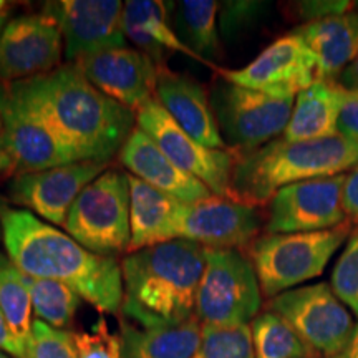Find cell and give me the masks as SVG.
Returning <instances> with one entry per match:
<instances>
[{
    "instance_id": "836d02e7",
    "label": "cell",
    "mask_w": 358,
    "mask_h": 358,
    "mask_svg": "<svg viewBox=\"0 0 358 358\" xmlns=\"http://www.w3.org/2000/svg\"><path fill=\"white\" fill-rule=\"evenodd\" d=\"M264 7H266L264 2H249V0L221 3V8H219V30L226 37H231V35L252 24L261 15Z\"/></svg>"
},
{
    "instance_id": "3957f363",
    "label": "cell",
    "mask_w": 358,
    "mask_h": 358,
    "mask_svg": "<svg viewBox=\"0 0 358 358\" xmlns=\"http://www.w3.org/2000/svg\"><path fill=\"white\" fill-rule=\"evenodd\" d=\"M206 267V248L174 239L122 259L124 319L140 327L179 325L191 320Z\"/></svg>"
},
{
    "instance_id": "f1b7e54d",
    "label": "cell",
    "mask_w": 358,
    "mask_h": 358,
    "mask_svg": "<svg viewBox=\"0 0 358 358\" xmlns=\"http://www.w3.org/2000/svg\"><path fill=\"white\" fill-rule=\"evenodd\" d=\"M27 287L32 299L37 320L57 330H66L73 322L83 299L69 285L50 279H38L25 274Z\"/></svg>"
},
{
    "instance_id": "cb8c5ba5",
    "label": "cell",
    "mask_w": 358,
    "mask_h": 358,
    "mask_svg": "<svg viewBox=\"0 0 358 358\" xmlns=\"http://www.w3.org/2000/svg\"><path fill=\"white\" fill-rule=\"evenodd\" d=\"M128 179L131 199V241L128 254L173 241L174 219L179 206L182 204L181 201L155 189L131 174H128Z\"/></svg>"
},
{
    "instance_id": "ee69618b",
    "label": "cell",
    "mask_w": 358,
    "mask_h": 358,
    "mask_svg": "<svg viewBox=\"0 0 358 358\" xmlns=\"http://www.w3.org/2000/svg\"><path fill=\"white\" fill-rule=\"evenodd\" d=\"M334 358H347V352L342 353V355H338V357H334Z\"/></svg>"
},
{
    "instance_id": "277c9868",
    "label": "cell",
    "mask_w": 358,
    "mask_h": 358,
    "mask_svg": "<svg viewBox=\"0 0 358 358\" xmlns=\"http://www.w3.org/2000/svg\"><path fill=\"white\" fill-rule=\"evenodd\" d=\"M358 164V143L343 136L313 141L277 138L252 153L237 156L231 199L259 208L282 187L308 179L332 178Z\"/></svg>"
},
{
    "instance_id": "9c48e42d",
    "label": "cell",
    "mask_w": 358,
    "mask_h": 358,
    "mask_svg": "<svg viewBox=\"0 0 358 358\" xmlns=\"http://www.w3.org/2000/svg\"><path fill=\"white\" fill-rule=\"evenodd\" d=\"M75 161H85L77 148L30 113L7 85L0 83V174L15 178Z\"/></svg>"
},
{
    "instance_id": "6da1fadb",
    "label": "cell",
    "mask_w": 358,
    "mask_h": 358,
    "mask_svg": "<svg viewBox=\"0 0 358 358\" xmlns=\"http://www.w3.org/2000/svg\"><path fill=\"white\" fill-rule=\"evenodd\" d=\"M7 88L85 159L113 161L136 127V115L100 92L77 64Z\"/></svg>"
},
{
    "instance_id": "7bdbcfd3",
    "label": "cell",
    "mask_w": 358,
    "mask_h": 358,
    "mask_svg": "<svg viewBox=\"0 0 358 358\" xmlns=\"http://www.w3.org/2000/svg\"><path fill=\"white\" fill-rule=\"evenodd\" d=\"M0 358H15V357L8 355V353H6V352H2V350H0Z\"/></svg>"
},
{
    "instance_id": "ffe728a7",
    "label": "cell",
    "mask_w": 358,
    "mask_h": 358,
    "mask_svg": "<svg viewBox=\"0 0 358 358\" xmlns=\"http://www.w3.org/2000/svg\"><path fill=\"white\" fill-rule=\"evenodd\" d=\"M155 96L192 140L213 150H227L209 101V93L199 82L179 71L159 70Z\"/></svg>"
},
{
    "instance_id": "ab89813d",
    "label": "cell",
    "mask_w": 358,
    "mask_h": 358,
    "mask_svg": "<svg viewBox=\"0 0 358 358\" xmlns=\"http://www.w3.org/2000/svg\"><path fill=\"white\" fill-rule=\"evenodd\" d=\"M347 358H358V324L355 327V332L350 340V345L347 348Z\"/></svg>"
},
{
    "instance_id": "7c38bea8",
    "label": "cell",
    "mask_w": 358,
    "mask_h": 358,
    "mask_svg": "<svg viewBox=\"0 0 358 358\" xmlns=\"http://www.w3.org/2000/svg\"><path fill=\"white\" fill-rule=\"evenodd\" d=\"M343 185L345 174H338L282 187L268 203L266 234L327 231L343 224Z\"/></svg>"
},
{
    "instance_id": "484cf974",
    "label": "cell",
    "mask_w": 358,
    "mask_h": 358,
    "mask_svg": "<svg viewBox=\"0 0 358 358\" xmlns=\"http://www.w3.org/2000/svg\"><path fill=\"white\" fill-rule=\"evenodd\" d=\"M219 8L221 3L214 0H182L174 7V32L204 62L206 66L219 70L211 60L219 57Z\"/></svg>"
},
{
    "instance_id": "b9f144b4",
    "label": "cell",
    "mask_w": 358,
    "mask_h": 358,
    "mask_svg": "<svg viewBox=\"0 0 358 358\" xmlns=\"http://www.w3.org/2000/svg\"><path fill=\"white\" fill-rule=\"evenodd\" d=\"M7 10H8V3L3 2V0H0V13L7 12Z\"/></svg>"
},
{
    "instance_id": "d590c367",
    "label": "cell",
    "mask_w": 358,
    "mask_h": 358,
    "mask_svg": "<svg viewBox=\"0 0 358 358\" xmlns=\"http://www.w3.org/2000/svg\"><path fill=\"white\" fill-rule=\"evenodd\" d=\"M337 129L338 136L358 143V88L343 90Z\"/></svg>"
},
{
    "instance_id": "30bf717a",
    "label": "cell",
    "mask_w": 358,
    "mask_h": 358,
    "mask_svg": "<svg viewBox=\"0 0 358 358\" xmlns=\"http://www.w3.org/2000/svg\"><path fill=\"white\" fill-rule=\"evenodd\" d=\"M266 310L287 322L295 334L324 358L345 353L357 327L350 310L325 282L277 295L267 302Z\"/></svg>"
},
{
    "instance_id": "8992f818",
    "label": "cell",
    "mask_w": 358,
    "mask_h": 358,
    "mask_svg": "<svg viewBox=\"0 0 358 358\" xmlns=\"http://www.w3.org/2000/svg\"><path fill=\"white\" fill-rule=\"evenodd\" d=\"M128 173L108 168L93 179L70 208L64 231L103 257L128 254L131 241Z\"/></svg>"
},
{
    "instance_id": "f35d334b",
    "label": "cell",
    "mask_w": 358,
    "mask_h": 358,
    "mask_svg": "<svg viewBox=\"0 0 358 358\" xmlns=\"http://www.w3.org/2000/svg\"><path fill=\"white\" fill-rule=\"evenodd\" d=\"M337 83L342 87L343 90H355L358 88V55L355 60L352 62L350 65L347 66L345 70L342 71Z\"/></svg>"
},
{
    "instance_id": "60d3db41",
    "label": "cell",
    "mask_w": 358,
    "mask_h": 358,
    "mask_svg": "<svg viewBox=\"0 0 358 358\" xmlns=\"http://www.w3.org/2000/svg\"><path fill=\"white\" fill-rule=\"evenodd\" d=\"M6 20H7V12H2L0 13V35H2L3 29H6Z\"/></svg>"
},
{
    "instance_id": "9a60e30c",
    "label": "cell",
    "mask_w": 358,
    "mask_h": 358,
    "mask_svg": "<svg viewBox=\"0 0 358 358\" xmlns=\"http://www.w3.org/2000/svg\"><path fill=\"white\" fill-rule=\"evenodd\" d=\"M261 216L256 208L229 198H211L179 206L173 241L186 239L206 249H244L257 239Z\"/></svg>"
},
{
    "instance_id": "8d00e7d4",
    "label": "cell",
    "mask_w": 358,
    "mask_h": 358,
    "mask_svg": "<svg viewBox=\"0 0 358 358\" xmlns=\"http://www.w3.org/2000/svg\"><path fill=\"white\" fill-rule=\"evenodd\" d=\"M343 209L347 217L358 221V164L345 174L343 185Z\"/></svg>"
},
{
    "instance_id": "ac0fdd59",
    "label": "cell",
    "mask_w": 358,
    "mask_h": 358,
    "mask_svg": "<svg viewBox=\"0 0 358 358\" xmlns=\"http://www.w3.org/2000/svg\"><path fill=\"white\" fill-rule=\"evenodd\" d=\"M75 64L100 92L134 115L155 98L159 69L138 48H106Z\"/></svg>"
},
{
    "instance_id": "4dcf8cb0",
    "label": "cell",
    "mask_w": 358,
    "mask_h": 358,
    "mask_svg": "<svg viewBox=\"0 0 358 358\" xmlns=\"http://www.w3.org/2000/svg\"><path fill=\"white\" fill-rule=\"evenodd\" d=\"M330 287L358 319V226L347 237L345 248L335 262Z\"/></svg>"
},
{
    "instance_id": "44dd1931",
    "label": "cell",
    "mask_w": 358,
    "mask_h": 358,
    "mask_svg": "<svg viewBox=\"0 0 358 358\" xmlns=\"http://www.w3.org/2000/svg\"><path fill=\"white\" fill-rule=\"evenodd\" d=\"M171 3L161 0H128L123 3V32L134 48L155 62L159 70L168 69L166 58L171 53H182L192 60L204 64L194 52L189 50L169 19Z\"/></svg>"
},
{
    "instance_id": "74e56055",
    "label": "cell",
    "mask_w": 358,
    "mask_h": 358,
    "mask_svg": "<svg viewBox=\"0 0 358 358\" xmlns=\"http://www.w3.org/2000/svg\"><path fill=\"white\" fill-rule=\"evenodd\" d=\"M0 350L15 358H25V348L15 338V335H13L10 327H8L2 310H0Z\"/></svg>"
},
{
    "instance_id": "d6986e66",
    "label": "cell",
    "mask_w": 358,
    "mask_h": 358,
    "mask_svg": "<svg viewBox=\"0 0 358 358\" xmlns=\"http://www.w3.org/2000/svg\"><path fill=\"white\" fill-rule=\"evenodd\" d=\"M118 159L128 174L141 179L143 182L164 194L173 196L181 203L192 204L214 196L198 178L176 166L138 127L133 128L128 140L124 141Z\"/></svg>"
},
{
    "instance_id": "e575fe53",
    "label": "cell",
    "mask_w": 358,
    "mask_h": 358,
    "mask_svg": "<svg viewBox=\"0 0 358 358\" xmlns=\"http://www.w3.org/2000/svg\"><path fill=\"white\" fill-rule=\"evenodd\" d=\"M353 6L355 3L347 2V0H308V2L295 3V12L302 22L310 24V22L324 20L329 17L343 15V13H348Z\"/></svg>"
},
{
    "instance_id": "83f0119b",
    "label": "cell",
    "mask_w": 358,
    "mask_h": 358,
    "mask_svg": "<svg viewBox=\"0 0 358 358\" xmlns=\"http://www.w3.org/2000/svg\"><path fill=\"white\" fill-rule=\"evenodd\" d=\"M0 310L22 345H27L32 334V299L27 287L25 274L0 252Z\"/></svg>"
},
{
    "instance_id": "5b68a950",
    "label": "cell",
    "mask_w": 358,
    "mask_h": 358,
    "mask_svg": "<svg viewBox=\"0 0 358 358\" xmlns=\"http://www.w3.org/2000/svg\"><path fill=\"white\" fill-rule=\"evenodd\" d=\"M352 232V221L315 232L264 234L249 245V259L266 299L322 275L330 259Z\"/></svg>"
},
{
    "instance_id": "8fae6325",
    "label": "cell",
    "mask_w": 358,
    "mask_h": 358,
    "mask_svg": "<svg viewBox=\"0 0 358 358\" xmlns=\"http://www.w3.org/2000/svg\"><path fill=\"white\" fill-rule=\"evenodd\" d=\"M136 127L153 140L176 166L198 178L219 198L231 199L236 155L206 148L187 134L155 98L136 111Z\"/></svg>"
},
{
    "instance_id": "d6a6232c",
    "label": "cell",
    "mask_w": 358,
    "mask_h": 358,
    "mask_svg": "<svg viewBox=\"0 0 358 358\" xmlns=\"http://www.w3.org/2000/svg\"><path fill=\"white\" fill-rule=\"evenodd\" d=\"M73 340L78 358H123L120 335L111 332L103 317L90 332L73 334Z\"/></svg>"
},
{
    "instance_id": "d4e9b609",
    "label": "cell",
    "mask_w": 358,
    "mask_h": 358,
    "mask_svg": "<svg viewBox=\"0 0 358 358\" xmlns=\"http://www.w3.org/2000/svg\"><path fill=\"white\" fill-rule=\"evenodd\" d=\"M201 322L192 317L179 325L140 327L120 322L123 358H192L201 342Z\"/></svg>"
},
{
    "instance_id": "e0dca14e",
    "label": "cell",
    "mask_w": 358,
    "mask_h": 358,
    "mask_svg": "<svg viewBox=\"0 0 358 358\" xmlns=\"http://www.w3.org/2000/svg\"><path fill=\"white\" fill-rule=\"evenodd\" d=\"M123 3L120 0H58L45 3L43 12L60 27L66 64L127 45Z\"/></svg>"
},
{
    "instance_id": "4fadbf2b",
    "label": "cell",
    "mask_w": 358,
    "mask_h": 358,
    "mask_svg": "<svg viewBox=\"0 0 358 358\" xmlns=\"http://www.w3.org/2000/svg\"><path fill=\"white\" fill-rule=\"evenodd\" d=\"M64 37L53 17L29 13L8 22L0 35V83L42 77L62 66Z\"/></svg>"
},
{
    "instance_id": "7a4b0ae2",
    "label": "cell",
    "mask_w": 358,
    "mask_h": 358,
    "mask_svg": "<svg viewBox=\"0 0 358 358\" xmlns=\"http://www.w3.org/2000/svg\"><path fill=\"white\" fill-rule=\"evenodd\" d=\"M0 229L8 257L24 274L62 282L100 312L122 310V262L116 257L90 252L27 209L3 208Z\"/></svg>"
},
{
    "instance_id": "2e32d148",
    "label": "cell",
    "mask_w": 358,
    "mask_h": 358,
    "mask_svg": "<svg viewBox=\"0 0 358 358\" xmlns=\"http://www.w3.org/2000/svg\"><path fill=\"white\" fill-rule=\"evenodd\" d=\"M111 166V161L85 159L13 178L10 198L52 226L64 227L70 208L93 179Z\"/></svg>"
},
{
    "instance_id": "f546056e",
    "label": "cell",
    "mask_w": 358,
    "mask_h": 358,
    "mask_svg": "<svg viewBox=\"0 0 358 358\" xmlns=\"http://www.w3.org/2000/svg\"><path fill=\"white\" fill-rule=\"evenodd\" d=\"M192 358H256L249 325H203L201 342Z\"/></svg>"
},
{
    "instance_id": "1f68e13d",
    "label": "cell",
    "mask_w": 358,
    "mask_h": 358,
    "mask_svg": "<svg viewBox=\"0 0 358 358\" xmlns=\"http://www.w3.org/2000/svg\"><path fill=\"white\" fill-rule=\"evenodd\" d=\"M25 358H78L73 334L35 319L25 345Z\"/></svg>"
},
{
    "instance_id": "5bb4252c",
    "label": "cell",
    "mask_w": 358,
    "mask_h": 358,
    "mask_svg": "<svg viewBox=\"0 0 358 358\" xmlns=\"http://www.w3.org/2000/svg\"><path fill=\"white\" fill-rule=\"evenodd\" d=\"M217 71L219 77L239 87L295 100L317 80V60L302 38L290 32L264 48L243 69Z\"/></svg>"
},
{
    "instance_id": "7402d4cb",
    "label": "cell",
    "mask_w": 358,
    "mask_h": 358,
    "mask_svg": "<svg viewBox=\"0 0 358 358\" xmlns=\"http://www.w3.org/2000/svg\"><path fill=\"white\" fill-rule=\"evenodd\" d=\"M317 60V80L337 83L342 71L358 55V13L302 24L294 30Z\"/></svg>"
},
{
    "instance_id": "603a6c76",
    "label": "cell",
    "mask_w": 358,
    "mask_h": 358,
    "mask_svg": "<svg viewBox=\"0 0 358 358\" xmlns=\"http://www.w3.org/2000/svg\"><path fill=\"white\" fill-rule=\"evenodd\" d=\"M342 98L343 88L338 83L315 80L295 96L292 115L282 138L287 141H313L338 136Z\"/></svg>"
},
{
    "instance_id": "52a82bcc",
    "label": "cell",
    "mask_w": 358,
    "mask_h": 358,
    "mask_svg": "<svg viewBox=\"0 0 358 358\" xmlns=\"http://www.w3.org/2000/svg\"><path fill=\"white\" fill-rule=\"evenodd\" d=\"M262 299L256 271L243 250L206 249L194 312L201 325H250L261 312Z\"/></svg>"
},
{
    "instance_id": "ba28073f",
    "label": "cell",
    "mask_w": 358,
    "mask_h": 358,
    "mask_svg": "<svg viewBox=\"0 0 358 358\" xmlns=\"http://www.w3.org/2000/svg\"><path fill=\"white\" fill-rule=\"evenodd\" d=\"M214 116L227 150L244 156L282 136L294 100L268 96L219 77L209 93Z\"/></svg>"
},
{
    "instance_id": "4316f807",
    "label": "cell",
    "mask_w": 358,
    "mask_h": 358,
    "mask_svg": "<svg viewBox=\"0 0 358 358\" xmlns=\"http://www.w3.org/2000/svg\"><path fill=\"white\" fill-rule=\"evenodd\" d=\"M249 327L256 358H320L275 313L268 310L259 313Z\"/></svg>"
}]
</instances>
